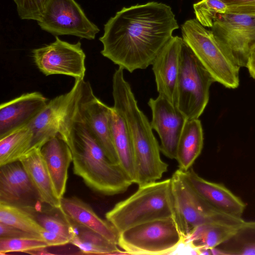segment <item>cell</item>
Here are the masks:
<instances>
[{"label": "cell", "mask_w": 255, "mask_h": 255, "mask_svg": "<svg viewBox=\"0 0 255 255\" xmlns=\"http://www.w3.org/2000/svg\"><path fill=\"white\" fill-rule=\"evenodd\" d=\"M179 28L169 5L155 1L123 7L104 25L102 55L131 73L152 65Z\"/></svg>", "instance_id": "1"}, {"label": "cell", "mask_w": 255, "mask_h": 255, "mask_svg": "<svg viewBox=\"0 0 255 255\" xmlns=\"http://www.w3.org/2000/svg\"><path fill=\"white\" fill-rule=\"evenodd\" d=\"M113 108L123 118L133 149L136 181L141 186L156 182L167 170L168 165L160 157V145L147 117L139 108L124 72L116 71L112 79Z\"/></svg>", "instance_id": "2"}, {"label": "cell", "mask_w": 255, "mask_h": 255, "mask_svg": "<svg viewBox=\"0 0 255 255\" xmlns=\"http://www.w3.org/2000/svg\"><path fill=\"white\" fill-rule=\"evenodd\" d=\"M69 147L74 173L94 191L114 195L125 192L133 183L119 164L110 161L81 118L74 125Z\"/></svg>", "instance_id": "3"}, {"label": "cell", "mask_w": 255, "mask_h": 255, "mask_svg": "<svg viewBox=\"0 0 255 255\" xmlns=\"http://www.w3.org/2000/svg\"><path fill=\"white\" fill-rule=\"evenodd\" d=\"M174 216L170 178L138 186L135 193L105 214L119 233L142 223Z\"/></svg>", "instance_id": "4"}, {"label": "cell", "mask_w": 255, "mask_h": 255, "mask_svg": "<svg viewBox=\"0 0 255 255\" xmlns=\"http://www.w3.org/2000/svg\"><path fill=\"white\" fill-rule=\"evenodd\" d=\"M181 32L183 41L215 82L229 89L239 86L240 67L211 30L190 19L181 25Z\"/></svg>", "instance_id": "5"}, {"label": "cell", "mask_w": 255, "mask_h": 255, "mask_svg": "<svg viewBox=\"0 0 255 255\" xmlns=\"http://www.w3.org/2000/svg\"><path fill=\"white\" fill-rule=\"evenodd\" d=\"M170 179L174 218L183 238L200 225L212 223L239 228L245 222L241 217L222 213L209 204L188 183L180 169Z\"/></svg>", "instance_id": "6"}, {"label": "cell", "mask_w": 255, "mask_h": 255, "mask_svg": "<svg viewBox=\"0 0 255 255\" xmlns=\"http://www.w3.org/2000/svg\"><path fill=\"white\" fill-rule=\"evenodd\" d=\"M84 80H75L69 92L49 100L28 125L33 134L31 148H40L49 138L57 135L70 145L74 125L80 118L79 106Z\"/></svg>", "instance_id": "7"}, {"label": "cell", "mask_w": 255, "mask_h": 255, "mask_svg": "<svg viewBox=\"0 0 255 255\" xmlns=\"http://www.w3.org/2000/svg\"><path fill=\"white\" fill-rule=\"evenodd\" d=\"M215 80L190 47L183 41L176 90L175 107L187 120L198 119L209 99Z\"/></svg>", "instance_id": "8"}, {"label": "cell", "mask_w": 255, "mask_h": 255, "mask_svg": "<svg viewBox=\"0 0 255 255\" xmlns=\"http://www.w3.org/2000/svg\"><path fill=\"white\" fill-rule=\"evenodd\" d=\"M174 217L154 220L120 233L118 246L127 255H171L182 243Z\"/></svg>", "instance_id": "9"}, {"label": "cell", "mask_w": 255, "mask_h": 255, "mask_svg": "<svg viewBox=\"0 0 255 255\" xmlns=\"http://www.w3.org/2000/svg\"><path fill=\"white\" fill-rule=\"evenodd\" d=\"M37 22L42 30L56 36L68 35L93 40L100 31L75 0H48Z\"/></svg>", "instance_id": "10"}, {"label": "cell", "mask_w": 255, "mask_h": 255, "mask_svg": "<svg viewBox=\"0 0 255 255\" xmlns=\"http://www.w3.org/2000/svg\"><path fill=\"white\" fill-rule=\"evenodd\" d=\"M32 53L34 63L45 76L63 75L84 79L86 55L80 41L70 43L56 36L54 42L34 49Z\"/></svg>", "instance_id": "11"}, {"label": "cell", "mask_w": 255, "mask_h": 255, "mask_svg": "<svg viewBox=\"0 0 255 255\" xmlns=\"http://www.w3.org/2000/svg\"><path fill=\"white\" fill-rule=\"evenodd\" d=\"M211 31L238 65L246 67L255 48V15L227 12L218 15Z\"/></svg>", "instance_id": "12"}, {"label": "cell", "mask_w": 255, "mask_h": 255, "mask_svg": "<svg viewBox=\"0 0 255 255\" xmlns=\"http://www.w3.org/2000/svg\"><path fill=\"white\" fill-rule=\"evenodd\" d=\"M111 108L95 95L90 83L84 80L79 106L80 118L110 161L119 164L110 126Z\"/></svg>", "instance_id": "13"}, {"label": "cell", "mask_w": 255, "mask_h": 255, "mask_svg": "<svg viewBox=\"0 0 255 255\" xmlns=\"http://www.w3.org/2000/svg\"><path fill=\"white\" fill-rule=\"evenodd\" d=\"M148 105L152 113L151 126L160 140V151L167 157L175 159L179 139L187 119L169 101L159 95L155 99L150 98Z\"/></svg>", "instance_id": "14"}, {"label": "cell", "mask_w": 255, "mask_h": 255, "mask_svg": "<svg viewBox=\"0 0 255 255\" xmlns=\"http://www.w3.org/2000/svg\"><path fill=\"white\" fill-rule=\"evenodd\" d=\"M49 99L39 92L22 94L0 105V138L29 125Z\"/></svg>", "instance_id": "15"}, {"label": "cell", "mask_w": 255, "mask_h": 255, "mask_svg": "<svg viewBox=\"0 0 255 255\" xmlns=\"http://www.w3.org/2000/svg\"><path fill=\"white\" fill-rule=\"evenodd\" d=\"M183 41L182 38L173 36L152 64L159 96L167 100L174 106Z\"/></svg>", "instance_id": "16"}, {"label": "cell", "mask_w": 255, "mask_h": 255, "mask_svg": "<svg viewBox=\"0 0 255 255\" xmlns=\"http://www.w3.org/2000/svg\"><path fill=\"white\" fill-rule=\"evenodd\" d=\"M182 171L188 183L209 204L222 213L242 218L245 203L224 185L205 180L192 167Z\"/></svg>", "instance_id": "17"}, {"label": "cell", "mask_w": 255, "mask_h": 255, "mask_svg": "<svg viewBox=\"0 0 255 255\" xmlns=\"http://www.w3.org/2000/svg\"><path fill=\"white\" fill-rule=\"evenodd\" d=\"M40 151L57 197H64L68 179V170L73 160L71 150L59 135L46 140Z\"/></svg>", "instance_id": "18"}, {"label": "cell", "mask_w": 255, "mask_h": 255, "mask_svg": "<svg viewBox=\"0 0 255 255\" xmlns=\"http://www.w3.org/2000/svg\"><path fill=\"white\" fill-rule=\"evenodd\" d=\"M34 194L37 195L20 161L0 166V202L25 208Z\"/></svg>", "instance_id": "19"}, {"label": "cell", "mask_w": 255, "mask_h": 255, "mask_svg": "<svg viewBox=\"0 0 255 255\" xmlns=\"http://www.w3.org/2000/svg\"><path fill=\"white\" fill-rule=\"evenodd\" d=\"M59 208L71 223L90 229L118 245L119 232L81 199L75 196L63 197Z\"/></svg>", "instance_id": "20"}, {"label": "cell", "mask_w": 255, "mask_h": 255, "mask_svg": "<svg viewBox=\"0 0 255 255\" xmlns=\"http://www.w3.org/2000/svg\"><path fill=\"white\" fill-rule=\"evenodd\" d=\"M19 161L27 174L39 200L50 207L59 208L61 200L55 193L40 148H31Z\"/></svg>", "instance_id": "21"}, {"label": "cell", "mask_w": 255, "mask_h": 255, "mask_svg": "<svg viewBox=\"0 0 255 255\" xmlns=\"http://www.w3.org/2000/svg\"><path fill=\"white\" fill-rule=\"evenodd\" d=\"M110 126L119 164L133 183L136 181V172L132 143L123 118L113 108L110 113Z\"/></svg>", "instance_id": "22"}, {"label": "cell", "mask_w": 255, "mask_h": 255, "mask_svg": "<svg viewBox=\"0 0 255 255\" xmlns=\"http://www.w3.org/2000/svg\"><path fill=\"white\" fill-rule=\"evenodd\" d=\"M204 142L203 131L198 119L187 120L180 136L175 159L179 169H190L200 154Z\"/></svg>", "instance_id": "23"}, {"label": "cell", "mask_w": 255, "mask_h": 255, "mask_svg": "<svg viewBox=\"0 0 255 255\" xmlns=\"http://www.w3.org/2000/svg\"><path fill=\"white\" fill-rule=\"evenodd\" d=\"M239 228L218 224L200 225L183 238L182 242L189 245L198 255V249L218 247L234 236Z\"/></svg>", "instance_id": "24"}, {"label": "cell", "mask_w": 255, "mask_h": 255, "mask_svg": "<svg viewBox=\"0 0 255 255\" xmlns=\"http://www.w3.org/2000/svg\"><path fill=\"white\" fill-rule=\"evenodd\" d=\"M74 235L70 243L77 247L85 254L121 255L126 254L121 251L118 245L99 234L86 227L71 223Z\"/></svg>", "instance_id": "25"}, {"label": "cell", "mask_w": 255, "mask_h": 255, "mask_svg": "<svg viewBox=\"0 0 255 255\" xmlns=\"http://www.w3.org/2000/svg\"><path fill=\"white\" fill-rule=\"evenodd\" d=\"M33 136L28 125L0 138V166L19 161L31 149Z\"/></svg>", "instance_id": "26"}, {"label": "cell", "mask_w": 255, "mask_h": 255, "mask_svg": "<svg viewBox=\"0 0 255 255\" xmlns=\"http://www.w3.org/2000/svg\"><path fill=\"white\" fill-rule=\"evenodd\" d=\"M211 252L215 255H255V221H245L234 236Z\"/></svg>", "instance_id": "27"}, {"label": "cell", "mask_w": 255, "mask_h": 255, "mask_svg": "<svg viewBox=\"0 0 255 255\" xmlns=\"http://www.w3.org/2000/svg\"><path fill=\"white\" fill-rule=\"evenodd\" d=\"M0 222L40 235L45 230L27 210L2 202H0Z\"/></svg>", "instance_id": "28"}, {"label": "cell", "mask_w": 255, "mask_h": 255, "mask_svg": "<svg viewBox=\"0 0 255 255\" xmlns=\"http://www.w3.org/2000/svg\"><path fill=\"white\" fill-rule=\"evenodd\" d=\"M28 211L36 221L46 231L63 236L70 240L74 235L72 225L60 208H53L47 210L38 211L29 207Z\"/></svg>", "instance_id": "29"}, {"label": "cell", "mask_w": 255, "mask_h": 255, "mask_svg": "<svg viewBox=\"0 0 255 255\" xmlns=\"http://www.w3.org/2000/svg\"><path fill=\"white\" fill-rule=\"evenodd\" d=\"M196 19L204 27L211 28L218 15L227 12L221 0H201L193 4Z\"/></svg>", "instance_id": "30"}, {"label": "cell", "mask_w": 255, "mask_h": 255, "mask_svg": "<svg viewBox=\"0 0 255 255\" xmlns=\"http://www.w3.org/2000/svg\"><path fill=\"white\" fill-rule=\"evenodd\" d=\"M48 247L42 239L36 238H0V254L13 252L27 253L39 248Z\"/></svg>", "instance_id": "31"}, {"label": "cell", "mask_w": 255, "mask_h": 255, "mask_svg": "<svg viewBox=\"0 0 255 255\" xmlns=\"http://www.w3.org/2000/svg\"><path fill=\"white\" fill-rule=\"evenodd\" d=\"M21 19L38 21L41 18L48 0H13Z\"/></svg>", "instance_id": "32"}, {"label": "cell", "mask_w": 255, "mask_h": 255, "mask_svg": "<svg viewBox=\"0 0 255 255\" xmlns=\"http://www.w3.org/2000/svg\"><path fill=\"white\" fill-rule=\"evenodd\" d=\"M227 6V12L255 15V0H221Z\"/></svg>", "instance_id": "33"}, {"label": "cell", "mask_w": 255, "mask_h": 255, "mask_svg": "<svg viewBox=\"0 0 255 255\" xmlns=\"http://www.w3.org/2000/svg\"><path fill=\"white\" fill-rule=\"evenodd\" d=\"M36 238L42 239L40 235L25 232L13 226L0 222V238Z\"/></svg>", "instance_id": "34"}, {"label": "cell", "mask_w": 255, "mask_h": 255, "mask_svg": "<svg viewBox=\"0 0 255 255\" xmlns=\"http://www.w3.org/2000/svg\"><path fill=\"white\" fill-rule=\"evenodd\" d=\"M48 247L62 246L70 243V240L57 234L44 230L41 234Z\"/></svg>", "instance_id": "35"}, {"label": "cell", "mask_w": 255, "mask_h": 255, "mask_svg": "<svg viewBox=\"0 0 255 255\" xmlns=\"http://www.w3.org/2000/svg\"><path fill=\"white\" fill-rule=\"evenodd\" d=\"M251 76L255 80V48L250 53L246 65Z\"/></svg>", "instance_id": "36"}, {"label": "cell", "mask_w": 255, "mask_h": 255, "mask_svg": "<svg viewBox=\"0 0 255 255\" xmlns=\"http://www.w3.org/2000/svg\"><path fill=\"white\" fill-rule=\"evenodd\" d=\"M47 248H39L30 251L27 253V254L34 255H51L46 250Z\"/></svg>", "instance_id": "37"}]
</instances>
